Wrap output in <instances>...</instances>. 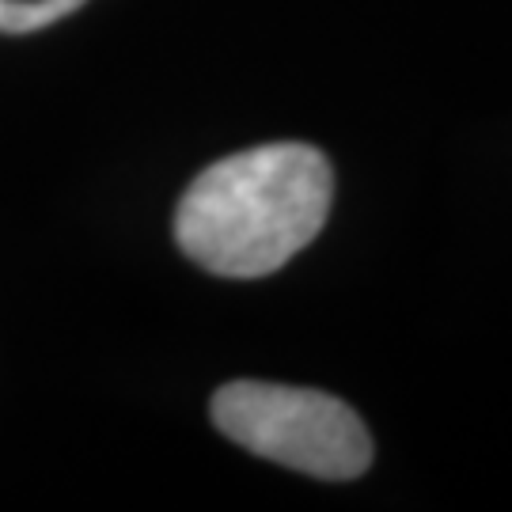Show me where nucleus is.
<instances>
[{
	"mask_svg": "<svg viewBox=\"0 0 512 512\" xmlns=\"http://www.w3.org/2000/svg\"><path fill=\"white\" fill-rule=\"evenodd\" d=\"M334 202L330 160L300 141L258 145L209 164L175 209V243L202 270L255 281L323 232Z\"/></svg>",
	"mask_w": 512,
	"mask_h": 512,
	"instance_id": "nucleus-1",
	"label": "nucleus"
},
{
	"mask_svg": "<svg viewBox=\"0 0 512 512\" xmlns=\"http://www.w3.org/2000/svg\"><path fill=\"white\" fill-rule=\"evenodd\" d=\"M213 425L239 448L327 482L361 478L372 467V437L357 410L311 387L236 380L213 395Z\"/></svg>",
	"mask_w": 512,
	"mask_h": 512,
	"instance_id": "nucleus-2",
	"label": "nucleus"
},
{
	"mask_svg": "<svg viewBox=\"0 0 512 512\" xmlns=\"http://www.w3.org/2000/svg\"><path fill=\"white\" fill-rule=\"evenodd\" d=\"M0 35H12V0H0Z\"/></svg>",
	"mask_w": 512,
	"mask_h": 512,
	"instance_id": "nucleus-3",
	"label": "nucleus"
},
{
	"mask_svg": "<svg viewBox=\"0 0 512 512\" xmlns=\"http://www.w3.org/2000/svg\"><path fill=\"white\" fill-rule=\"evenodd\" d=\"M61 4H65V8H69V16H73V12L80 8V4H84V0H61Z\"/></svg>",
	"mask_w": 512,
	"mask_h": 512,
	"instance_id": "nucleus-4",
	"label": "nucleus"
}]
</instances>
